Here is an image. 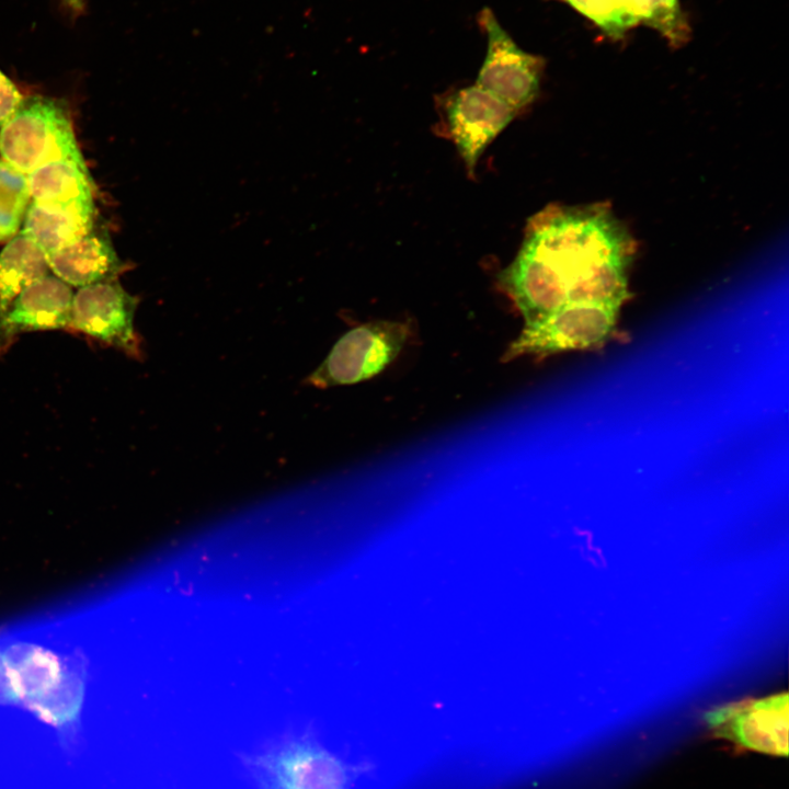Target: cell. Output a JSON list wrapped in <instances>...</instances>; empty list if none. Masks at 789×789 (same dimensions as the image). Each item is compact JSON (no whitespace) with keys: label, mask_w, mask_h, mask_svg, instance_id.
I'll use <instances>...</instances> for the list:
<instances>
[{"label":"cell","mask_w":789,"mask_h":789,"mask_svg":"<svg viewBox=\"0 0 789 789\" xmlns=\"http://www.w3.org/2000/svg\"><path fill=\"white\" fill-rule=\"evenodd\" d=\"M46 260L55 276L75 287L117 279L123 272L107 231L95 227Z\"/></svg>","instance_id":"12"},{"label":"cell","mask_w":789,"mask_h":789,"mask_svg":"<svg viewBox=\"0 0 789 789\" xmlns=\"http://www.w3.org/2000/svg\"><path fill=\"white\" fill-rule=\"evenodd\" d=\"M607 35L618 37L638 24L656 28L677 44L686 36L678 0H564Z\"/></svg>","instance_id":"11"},{"label":"cell","mask_w":789,"mask_h":789,"mask_svg":"<svg viewBox=\"0 0 789 789\" xmlns=\"http://www.w3.org/2000/svg\"><path fill=\"white\" fill-rule=\"evenodd\" d=\"M250 765H251V769H252L254 777L258 780L261 789H294L291 786L286 784L284 780H282L279 777H277L273 773H271L258 765H254V764H250Z\"/></svg>","instance_id":"18"},{"label":"cell","mask_w":789,"mask_h":789,"mask_svg":"<svg viewBox=\"0 0 789 789\" xmlns=\"http://www.w3.org/2000/svg\"><path fill=\"white\" fill-rule=\"evenodd\" d=\"M23 99L14 82L0 69V127Z\"/></svg>","instance_id":"17"},{"label":"cell","mask_w":789,"mask_h":789,"mask_svg":"<svg viewBox=\"0 0 789 789\" xmlns=\"http://www.w3.org/2000/svg\"><path fill=\"white\" fill-rule=\"evenodd\" d=\"M30 203L27 175L0 159V242L18 235Z\"/></svg>","instance_id":"16"},{"label":"cell","mask_w":789,"mask_h":789,"mask_svg":"<svg viewBox=\"0 0 789 789\" xmlns=\"http://www.w3.org/2000/svg\"><path fill=\"white\" fill-rule=\"evenodd\" d=\"M620 308L598 302L565 304L525 323L503 359L511 361L523 355L545 357L565 351L601 347L614 338Z\"/></svg>","instance_id":"3"},{"label":"cell","mask_w":789,"mask_h":789,"mask_svg":"<svg viewBox=\"0 0 789 789\" xmlns=\"http://www.w3.org/2000/svg\"><path fill=\"white\" fill-rule=\"evenodd\" d=\"M73 291L47 274L23 289L0 311V354L25 332L68 328Z\"/></svg>","instance_id":"9"},{"label":"cell","mask_w":789,"mask_h":789,"mask_svg":"<svg viewBox=\"0 0 789 789\" xmlns=\"http://www.w3.org/2000/svg\"><path fill=\"white\" fill-rule=\"evenodd\" d=\"M446 135L456 146L468 175L487 147L513 121L517 112L473 84L448 95L443 104Z\"/></svg>","instance_id":"8"},{"label":"cell","mask_w":789,"mask_h":789,"mask_svg":"<svg viewBox=\"0 0 789 789\" xmlns=\"http://www.w3.org/2000/svg\"><path fill=\"white\" fill-rule=\"evenodd\" d=\"M13 693L11 688L9 672L5 662L0 658V702H12Z\"/></svg>","instance_id":"19"},{"label":"cell","mask_w":789,"mask_h":789,"mask_svg":"<svg viewBox=\"0 0 789 789\" xmlns=\"http://www.w3.org/2000/svg\"><path fill=\"white\" fill-rule=\"evenodd\" d=\"M705 720L719 737L776 756L788 754V694L727 704Z\"/></svg>","instance_id":"7"},{"label":"cell","mask_w":789,"mask_h":789,"mask_svg":"<svg viewBox=\"0 0 789 789\" xmlns=\"http://www.w3.org/2000/svg\"><path fill=\"white\" fill-rule=\"evenodd\" d=\"M137 304L138 299L117 279L79 287L72 297L68 329L139 357V341L134 328Z\"/></svg>","instance_id":"6"},{"label":"cell","mask_w":789,"mask_h":789,"mask_svg":"<svg viewBox=\"0 0 789 789\" xmlns=\"http://www.w3.org/2000/svg\"><path fill=\"white\" fill-rule=\"evenodd\" d=\"M94 227V217L52 210L31 202L21 232L27 236L46 259L76 242Z\"/></svg>","instance_id":"15"},{"label":"cell","mask_w":789,"mask_h":789,"mask_svg":"<svg viewBox=\"0 0 789 789\" xmlns=\"http://www.w3.org/2000/svg\"><path fill=\"white\" fill-rule=\"evenodd\" d=\"M75 13L80 14L84 11V0H62Z\"/></svg>","instance_id":"20"},{"label":"cell","mask_w":789,"mask_h":789,"mask_svg":"<svg viewBox=\"0 0 789 789\" xmlns=\"http://www.w3.org/2000/svg\"><path fill=\"white\" fill-rule=\"evenodd\" d=\"M409 333L408 324L397 321L378 320L356 327L335 343L307 382L328 388L368 379L398 356Z\"/></svg>","instance_id":"4"},{"label":"cell","mask_w":789,"mask_h":789,"mask_svg":"<svg viewBox=\"0 0 789 789\" xmlns=\"http://www.w3.org/2000/svg\"><path fill=\"white\" fill-rule=\"evenodd\" d=\"M634 253L631 235L608 204L549 205L528 220L499 281L525 323L570 302L622 307Z\"/></svg>","instance_id":"1"},{"label":"cell","mask_w":789,"mask_h":789,"mask_svg":"<svg viewBox=\"0 0 789 789\" xmlns=\"http://www.w3.org/2000/svg\"><path fill=\"white\" fill-rule=\"evenodd\" d=\"M31 202L58 211L94 217L92 183L87 167L70 160L47 163L27 174Z\"/></svg>","instance_id":"13"},{"label":"cell","mask_w":789,"mask_h":789,"mask_svg":"<svg viewBox=\"0 0 789 789\" xmlns=\"http://www.w3.org/2000/svg\"><path fill=\"white\" fill-rule=\"evenodd\" d=\"M0 155L24 174L59 160L87 167L62 101L30 95L0 127Z\"/></svg>","instance_id":"2"},{"label":"cell","mask_w":789,"mask_h":789,"mask_svg":"<svg viewBox=\"0 0 789 789\" xmlns=\"http://www.w3.org/2000/svg\"><path fill=\"white\" fill-rule=\"evenodd\" d=\"M49 271L45 254L19 231L0 252V311Z\"/></svg>","instance_id":"14"},{"label":"cell","mask_w":789,"mask_h":789,"mask_svg":"<svg viewBox=\"0 0 789 789\" xmlns=\"http://www.w3.org/2000/svg\"><path fill=\"white\" fill-rule=\"evenodd\" d=\"M480 20L488 35V50L474 84L518 113L538 94L544 60L522 50L489 9L482 11Z\"/></svg>","instance_id":"5"},{"label":"cell","mask_w":789,"mask_h":789,"mask_svg":"<svg viewBox=\"0 0 789 789\" xmlns=\"http://www.w3.org/2000/svg\"><path fill=\"white\" fill-rule=\"evenodd\" d=\"M258 765L294 789H344L345 765L332 753L307 739H293L255 755Z\"/></svg>","instance_id":"10"}]
</instances>
